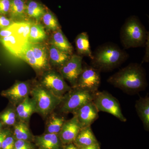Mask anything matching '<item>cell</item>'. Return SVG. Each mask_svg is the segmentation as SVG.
<instances>
[{"label": "cell", "instance_id": "6da1fadb", "mask_svg": "<svg viewBox=\"0 0 149 149\" xmlns=\"http://www.w3.org/2000/svg\"><path fill=\"white\" fill-rule=\"evenodd\" d=\"M107 82L127 93H136L144 90L148 83L146 72L141 64L131 63L113 74Z\"/></svg>", "mask_w": 149, "mask_h": 149}, {"label": "cell", "instance_id": "7a4b0ae2", "mask_svg": "<svg viewBox=\"0 0 149 149\" xmlns=\"http://www.w3.org/2000/svg\"><path fill=\"white\" fill-rule=\"evenodd\" d=\"M129 55L116 44L107 43L99 46L91 59V65L99 70L107 71L116 68L128 59Z\"/></svg>", "mask_w": 149, "mask_h": 149}, {"label": "cell", "instance_id": "3957f363", "mask_svg": "<svg viewBox=\"0 0 149 149\" xmlns=\"http://www.w3.org/2000/svg\"><path fill=\"white\" fill-rule=\"evenodd\" d=\"M149 32L138 17H129L125 20L120 31V40L125 49L145 46Z\"/></svg>", "mask_w": 149, "mask_h": 149}, {"label": "cell", "instance_id": "277c9868", "mask_svg": "<svg viewBox=\"0 0 149 149\" xmlns=\"http://www.w3.org/2000/svg\"><path fill=\"white\" fill-rule=\"evenodd\" d=\"M11 26L13 29L11 35L0 38V42L10 54L20 58L30 43L29 36L30 23L26 21L14 22Z\"/></svg>", "mask_w": 149, "mask_h": 149}, {"label": "cell", "instance_id": "5b68a950", "mask_svg": "<svg viewBox=\"0 0 149 149\" xmlns=\"http://www.w3.org/2000/svg\"><path fill=\"white\" fill-rule=\"evenodd\" d=\"M35 112L43 116L51 113L60 104L63 97L57 96L42 85L33 88L31 92Z\"/></svg>", "mask_w": 149, "mask_h": 149}, {"label": "cell", "instance_id": "8992f818", "mask_svg": "<svg viewBox=\"0 0 149 149\" xmlns=\"http://www.w3.org/2000/svg\"><path fill=\"white\" fill-rule=\"evenodd\" d=\"M93 94L81 88L73 87L63 97L61 111L65 113H73L83 105L93 101Z\"/></svg>", "mask_w": 149, "mask_h": 149}, {"label": "cell", "instance_id": "52a82bcc", "mask_svg": "<svg viewBox=\"0 0 149 149\" xmlns=\"http://www.w3.org/2000/svg\"><path fill=\"white\" fill-rule=\"evenodd\" d=\"M93 102L99 112L109 113L122 122L127 120L123 114L118 100L107 91H97L94 93Z\"/></svg>", "mask_w": 149, "mask_h": 149}, {"label": "cell", "instance_id": "ba28073f", "mask_svg": "<svg viewBox=\"0 0 149 149\" xmlns=\"http://www.w3.org/2000/svg\"><path fill=\"white\" fill-rule=\"evenodd\" d=\"M101 78L100 72L92 65H84L74 87L95 93L98 91Z\"/></svg>", "mask_w": 149, "mask_h": 149}, {"label": "cell", "instance_id": "9c48e42d", "mask_svg": "<svg viewBox=\"0 0 149 149\" xmlns=\"http://www.w3.org/2000/svg\"><path fill=\"white\" fill-rule=\"evenodd\" d=\"M42 85L55 95L61 97L71 90L60 73L54 71H49L43 76Z\"/></svg>", "mask_w": 149, "mask_h": 149}, {"label": "cell", "instance_id": "30bf717a", "mask_svg": "<svg viewBox=\"0 0 149 149\" xmlns=\"http://www.w3.org/2000/svg\"><path fill=\"white\" fill-rule=\"evenodd\" d=\"M83 56L72 54L69 59L59 69L60 73L74 87L83 70Z\"/></svg>", "mask_w": 149, "mask_h": 149}, {"label": "cell", "instance_id": "8fae6325", "mask_svg": "<svg viewBox=\"0 0 149 149\" xmlns=\"http://www.w3.org/2000/svg\"><path fill=\"white\" fill-rule=\"evenodd\" d=\"M98 111L93 101L83 105L73 114L77 117L80 125L83 127L91 126L98 118Z\"/></svg>", "mask_w": 149, "mask_h": 149}, {"label": "cell", "instance_id": "7c38bea8", "mask_svg": "<svg viewBox=\"0 0 149 149\" xmlns=\"http://www.w3.org/2000/svg\"><path fill=\"white\" fill-rule=\"evenodd\" d=\"M82 128L75 116L70 120H65L58 134L63 145L73 143Z\"/></svg>", "mask_w": 149, "mask_h": 149}, {"label": "cell", "instance_id": "4fadbf2b", "mask_svg": "<svg viewBox=\"0 0 149 149\" xmlns=\"http://www.w3.org/2000/svg\"><path fill=\"white\" fill-rule=\"evenodd\" d=\"M29 92V87L27 83L17 82L9 89L3 91L1 95L14 103H17L24 100L28 97Z\"/></svg>", "mask_w": 149, "mask_h": 149}, {"label": "cell", "instance_id": "5bb4252c", "mask_svg": "<svg viewBox=\"0 0 149 149\" xmlns=\"http://www.w3.org/2000/svg\"><path fill=\"white\" fill-rule=\"evenodd\" d=\"M34 140L38 149H63V144L58 134L46 133L36 136Z\"/></svg>", "mask_w": 149, "mask_h": 149}, {"label": "cell", "instance_id": "9a60e30c", "mask_svg": "<svg viewBox=\"0 0 149 149\" xmlns=\"http://www.w3.org/2000/svg\"><path fill=\"white\" fill-rule=\"evenodd\" d=\"M33 58L36 62L37 70H42L49 66L47 51L45 46L40 43H30Z\"/></svg>", "mask_w": 149, "mask_h": 149}, {"label": "cell", "instance_id": "2e32d148", "mask_svg": "<svg viewBox=\"0 0 149 149\" xmlns=\"http://www.w3.org/2000/svg\"><path fill=\"white\" fill-rule=\"evenodd\" d=\"M73 143L77 148H80L98 144V142L92 131L91 126H89L81 128Z\"/></svg>", "mask_w": 149, "mask_h": 149}, {"label": "cell", "instance_id": "e0dca14e", "mask_svg": "<svg viewBox=\"0 0 149 149\" xmlns=\"http://www.w3.org/2000/svg\"><path fill=\"white\" fill-rule=\"evenodd\" d=\"M27 1L10 0V8L8 15L13 21H21L27 18L25 11Z\"/></svg>", "mask_w": 149, "mask_h": 149}, {"label": "cell", "instance_id": "ac0fdd59", "mask_svg": "<svg viewBox=\"0 0 149 149\" xmlns=\"http://www.w3.org/2000/svg\"><path fill=\"white\" fill-rule=\"evenodd\" d=\"M137 113L143 122L146 130L149 129V97L147 95L145 97H140L135 104Z\"/></svg>", "mask_w": 149, "mask_h": 149}, {"label": "cell", "instance_id": "d6986e66", "mask_svg": "<svg viewBox=\"0 0 149 149\" xmlns=\"http://www.w3.org/2000/svg\"><path fill=\"white\" fill-rule=\"evenodd\" d=\"M51 45H53L61 50L70 55L72 54L73 47L60 28L53 32L51 39Z\"/></svg>", "mask_w": 149, "mask_h": 149}, {"label": "cell", "instance_id": "ffe728a7", "mask_svg": "<svg viewBox=\"0 0 149 149\" xmlns=\"http://www.w3.org/2000/svg\"><path fill=\"white\" fill-rule=\"evenodd\" d=\"M75 45L79 55L88 57L91 59L93 58L89 36L87 32H82L78 34L75 39Z\"/></svg>", "mask_w": 149, "mask_h": 149}, {"label": "cell", "instance_id": "44dd1931", "mask_svg": "<svg viewBox=\"0 0 149 149\" xmlns=\"http://www.w3.org/2000/svg\"><path fill=\"white\" fill-rule=\"evenodd\" d=\"M49 57L52 64L59 69L70 58L72 55L61 50L55 46L50 45L49 49Z\"/></svg>", "mask_w": 149, "mask_h": 149}, {"label": "cell", "instance_id": "7402d4cb", "mask_svg": "<svg viewBox=\"0 0 149 149\" xmlns=\"http://www.w3.org/2000/svg\"><path fill=\"white\" fill-rule=\"evenodd\" d=\"M35 112L34 102L28 96L17 106L16 109L18 117L23 121L28 120L32 113Z\"/></svg>", "mask_w": 149, "mask_h": 149}, {"label": "cell", "instance_id": "603a6c76", "mask_svg": "<svg viewBox=\"0 0 149 149\" xmlns=\"http://www.w3.org/2000/svg\"><path fill=\"white\" fill-rule=\"evenodd\" d=\"M25 11L27 17L34 19L38 21L41 19L47 10L45 6L40 3L33 0H27Z\"/></svg>", "mask_w": 149, "mask_h": 149}, {"label": "cell", "instance_id": "cb8c5ba5", "mask_svg": "<svg viewBox=\"0 0 149 149\" xmlns=\"http://www.w3.org/2000/svg\"><path fill=\"white\" fill-rule=\"evenodd\" d=\"M47 37L45 31L42 25L38 23L31 22L29 30V42L39 43L45 39Z\"/></svg>", "mask_w": 149, "mask_h": 149}, {"label": "cell", "instance_id": "d4e9b609", "mask_svg": "<svg viewBox=\"0 0 149 149\" xmlns=\"http://www.w3.org/2000/svg\"><path fill=\"white\" fill-rule=\"evenodd\" d=\"M65 121L62 116L55 114L51 116L47 125V133L58 135Z\"/></svg>", "mask_w": 149, "mask_h": 149}, {"label": "cell", "instance_id": "484cf974", "mask_svg": "<svg viewBox=\"0 0 149 149\" xmlns=\"http://www.w3.org/2000/svg\"><path fill=\"white\" fill-rule=\"evenodd\" d=\"M13 136L15 140L31 142L32 139V134L24 122H19L15 125Z\"/></svg>", "mask_w": 149, "mask_h": 149}, {"label": "cell", "instance_id": "4316f807", "mask_svg": "<svg viewBox=\"0 0 149 149\" xmlns=\"http://www.w3.org/2000/svg\"><path fill=\"white\" fill-rule=\"evenodd\" d=\"M41 19L49 30L54 32L61 28L57 19L52 12L47 10Z\"/></svg>", "mask_w": 149, "mask_h": 149}, {"label": "cell", "instance_id": "83f0119b", "mask_svg": "<svg viewBox=\"0 0 149 149\" xmlns=\"http://www.w3.org/2000/svg\"><path fill=\"white\" fill-rule=\"evenodd\" d=\"M0 118L4 124L13 125L16 122V114L12 110H8L1 114Z\"/></svg>", "mask_w": 149, "mask_h": 149}, {"label": "cell", "instance_id": "f1b7e54d", "mask_svg": "<svg viewBox=\"0 0 149 149\" xmlns=\"http://www.w3.org/2000/svg\"><path fill=\"white\" fill-rule=\"evenodd\" d=\"M35 149V146L30 141L21 140H15L14 149Z\"/></svg>", "mask_w": 149, "mask_h": 149}, {"label": "cell", "instance_id": "f546056e", "mask_svg": "<svg viewBox=\"0 0 149 149\" xmlns=\"http://www.w3.org/2000/svg\"><path fill=\"white\" fill-rule=\"evenodd\" d=\"M15 140L13 136L8 135L3 141L1 149H14Z\"/></svg>", "mask_w": 149, "mask_h": 149}, {"label": "cell", "instance_id": "4dcf8cb0", "mask_svg": "<svg viewBox=\"0 0 149 149\" xmlns=\"http://www.w3.org/2000/svg\"><path fill=\"white\" fill-rule=\"evenodd\" d=\"M10 6V0H0V15H8Z\"/></svg>", "mask_w": 149, "mask_h": 149}, {"label": "cell", "instance_id": "1f68e13d", "mask_svg": "<svg viewBox=\"0 0 149 149\" xmlns=\"http://www.w3.org/2000/svg\"><path fill=\"white\" fill-rule=\"evenodd\" d=\"M14 21L5 15H0V30L5 29L10 26Z\"/></svg>", "mask_w": 149, "mask_h": 149}, {"label": "cell", "instance_id": "d6a6232c", "mask_svg": "<svg viewBox=\"0 0 149 149\" xmlns=\"http://www.w3.org/2000/svg\"><path fill=\"white\" fill-rule=\"evenodd\" d=\"M145 54L142 60V63H148L149 61V36L148 37L145 44Z\"/></svg>", "mask_w": 149, "mask_h": 149}, {"label": "cell", "instance_id": "836d02e7", "mask_svg": "<svg viewBox=\"0 0 149 149\" xmlns=\"http://www.w3.org/2000/svg\"><path fill=\"white\" fill-rule=\"evenodd\" d=\"M63 149H79L73 143L63 145Z\"/></svg>", "mask_w": 149, "mask_h": 149}, {"label": "cell", "instance_id": "e575fe53", "mask_svg": "<svg viewBox=\"0 0 149 149\" xmlns=\"http://www.w3.org/2000/svg\"><path fill=\"white\" fill-rule=\"evenodd\" d=\"M10 134L9 131H8V130H5L3 136L0 138V149H1V147L3 141L5 139V138L7 136H8V135H10Z\"/></svg>", "mask_w": 149, "mask_h": 149}, {"label": "cell", "instance_id": "d590c367", "mask_svg": "<svg viewBox=\"0 0 149 149\" xmlns=\"http://www.w3.org/2000/svg\"><path fill=\"white\" fill-rule=\"evenodd\" d=\"M78 148L79 149H100L98 143L89 146L82 147V148Z\"/></svg>", "mask_w": 149, "mask_h": 149}, {"label": "cell", "instance_id": "8d00e7d4", "mask_svg": "<svg viewBox=\"0 0 149 149\" xmlns=\"http://www.w3.org/2000/svg\"><path fill=\"white\" fill-rule=\"evenodd\" d=\"M5 131V130H4V131H0V138L3 136V134L4 133Z\"/></svg>", "mask_w": 149, "mask_h": 149}, {"label": "cell", "instance_id": "74e56055", "mask_svg": "<svg viewBox=\"0 0 149 149\" xmlns=\"http://www.w3.org/2000/svg\"><path fill=\"white\" fill-rule=\"evenodd\" d=\"M1 123H0V130H1Z\"/></svg>", "mask_w": 149, "mask_h": 149}, {"label": "cell", "instance_id": "f35d334b", "mask_svg": "<svg viewBox=\"0 0 149 149\" xmlns=\"http://www.w3.org/2000/svg\"></svg>", "mask_w": 149, "mask_h": 149}]
</instances>
